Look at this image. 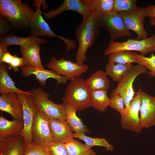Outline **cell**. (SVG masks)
<instances>
[{
	"instance_id": "cell-36",
	"label": "cell",
	"mask_w": 155,
	"mask_h": 155,
	"mask_svg": "<svg viewBox=\"0 0 155 155\" xmlns=\"http://www.w3.org/2000/svg\"><path fill=\"white\" fill-rule=\"evenodd\" d=\"M26 65V62L23 57H19L15 55L11 62L8 64V68L10 70L12 69L14 72H16L19 71V67L21 68Z\"/></svg>"
},
{
	"instance_id": "cell-41",
	"label": "cell",
	"mask_w": 155,
	"mask_h": 155,
	"mask_svg": "<svg viewBox=\"0 0 155 155\" xmlns=\"http://www.w3.org/2000/svg\"><path fill=\"white\" fill-rule=\"evenodd\" d=\"M14 57V55H12L9 52L5 54L0 59V63H6L9 64Z\"/></svg>"
},
{
	"instance_id": "cell-3",
	"label": "cell",
	"mask_w": 155,
	"mask_h": 155,
	"mask_svg": "<svg viewBox=\"0 0 155 155\" xmlns=\"http://www.w3.org/2000/svg\"><path fill=\"white\" fill-rule=\"evenodd\" d=\"M63 98L76 112L84 111L91 106L89 88L86 80L80 77L71 81Z\"/></svg>"
},
{
	"instance_id": "cell-42",
	"label": "cell",
	"mask_w": 155,
	"mask_h": 155,
	"mask_svg": "<svg viewBox=\"0 0 155 155\" xmlns=\"http://www.w3.org/2000/svg\"><path fill=\"white\" fill-rule=\"evenodd\" d=\"M7 46L3 43L0 42V59L5 53L9 52Z\"/></svg>"
},
{
	"instance_id": "cell-30",
	"label": "cell",
	"mask_w": 155,
	"mask_h": 155,
	"mask_svg": "<svg viewBox=\"0 0 155 155\" xmlns=\"http://www.w3.org/2000/svg\"><path fill=\"white\" fill-rule=\"evenodd\" d=\"M108 63H115L122 64L140 63L134 53L129 51H120L113 53L109 55Z\"/></svg>"
},
{
	"instance_id": "cell-18",
	"label": "cell",
	"mask_w": 155,
	"mask_h": 155,
	"mask_svg": "<svg viewBox=\"0 0 155 155\" xmlns=\"http://www.w3.org/2000/svg\"><path fill=\"white\" fill-rule=\"evenodd\" d=\"M71 10L76 11L82 16L83 19L86 18L90 11L88 8L80 0H64L57 8L47 13L42 12V14L46 18L49 19L54 18L63 12Z\"/></svg>"
},
{
	"instance_id": "cell-21",
	"label": "cell",
	"mask_w": 155,
	"mask_h": 155,
	"mask_svg": "<svg viewBox=\"0 0 155 155\" xmlns=\"http://www.w3.org/2000/svg\"><path fill=\"white\" fill-rule=\"evenodd\" d=\"M0 93H24L32 95L31 91H25L17 88L9 76L8 67L5 63H0Z\"/></svg>"
},
{
	"instance_id": "cell-31",
	"label": "cell",
	"mask_w": 155,
	"mask_h": 155,
	"mask_svg": "<svg viewBox=\"0 0 155 155\" xmlns=\"http://www.w3.org/2000/svg\"><path fill=\"white\" fill-rule=\"evenodd\" d=\"M73 138H78L83 141L86 145L90 148L98 146L105 148L108 151H112L114 149V147L113 145L110 144L104 138H93L87 136L84 133H73Z\"/></svg>"
},
{
	"instance_id": "cell-12",
	"label": "cell",
	"mask_w": 155,
	"mask_h": 155,
	"mask_svg": "<svg viewBox=\"0 0 155 155\" xmlns=\"http://www.w3.org/2000/svg\"><path fill=\"white\" fill-rule=\"evenodd\" d=\"M119 13L127 28L136 34L137 40H139L148 38V33L144 27V22L146 16L145 7L137 6L132 11Z\"/></svg>"
},
{
	"instance_id": "cell-32",
	"label": "cell",
	"mask_w": 155,
	"mask_h": 155,
	"mask_svg": "<svg viewBox=\"0 0 155 155\" xmlns=\"http://www.w3.org/2000/svg\"><path fill=\"white\" fill-rule=\"evenodd\" d=\"M134 54L141 64L146 67L150 71H147L146 74L150 77H155V55L152 54L150 57H146L136 52Z\"/></svg>"
},
{
	"instance_id": "cell-4",
	"label": "cell",
	"mask_w": 155,
	"mask_h": 155,
	"mask_svg": "<svg viewBox=\"0 0 155 155\" xmlns=\"http://www.w3.org/2000/svg\"><path fill=\"white\" fill-rule=\"evenodd\" d=\"M147 70L146 67L140 64L133 65L118 82L117 86L112 91L110 97L119 95L123 100L125 107L128 106L135 93L133 88L135 79L140 74L146 73Z\"/></svg>"
},
{
	"instance_id": "cell-38",
	"label": "cell",
	"mask_w": 155,
	"mask_h": 155,
	"mask_svg": "<svg viewBox=\"0 0 155 155\" xmlns=\"http://www.w3.org/2000/svg\"><path fill=\"white\" fill-rule=\"evenodd\" d=\"M14 28L9 22L0 15V36L12 30Z\"/></svg>"
},
{
	"instance_id": "cell-25",
	"label": "cell",
	"mask_w": 155,
	"mask_h": 155,
	"mask_svg": "<svg viewBox=\"0 0 155 155\" xmlns=\"http://www.w3.org/2000/svg\"><path fill=\"white\" fill-rule=\"evenodd\" d=\"M105 72L97 70L86 80L88 88L93 90H107L110 86V81Z\"/></svg>"
},
{
	"instance_id": "cell-16",
	"label": "cell",
	"mask_w": 155,
	"mask_h": 155,
	"mask_svg": "<svg viewBox=\"0 0 155 155\" xmlns=\"http://www.w3.org/2000/svg\"><path fill=\"white\" fill-rule=\"evenodd\" d=\"M1 94L0 110L9 113L14 119L23 121L22 106L16 94L8 92Z\"/></svg>"
},
{
	"instance_id": "cell-34",
	"label": "cell",
	"mask_w": 155,
	"mask_h": 155,
	"mask_svg": "<svg viewBox=\"0 0 155 155\" xmlns=\"http://www.w3.org/2000/svg\"><path fill=\"white\" fill-rule=\"evenodd\" d=\"M24 155H51L49 149L37 145L32 142L25 144Z\"/></svg>"
},
{
	"instance_id": "cell-35",
	"label": "cell",
	"mask_w": 155,
	"mask_h": 155,
	"mask_svg": "<svg viewBox=\"0 0 155 155\" xmlns=\"http://www.w3.org/2000/svg\"><path fill=\"white\" fill-rule=\"evenodd\" d=\"M124 105L123 100L119 95H114L110 98L109 106L119 112L121 115L125 111Z\"/></svg>"
},
{
	"instance_id": "cell-8",
	"label": "cell",
	"mask_w": 155,
	"mask_h": 155,
	"mask_svg": "<svg viewBox=\"0 0 155 155\" xmlns=\"http://www.w3.org/2000/svg\"><path fill=\"white\" fill-rule=\"evenodd\" d=\"M49 119L38 110L34 115L31 130L32 142L49 149L53 143L49 127Z\"/></svg>"
},
{
	"instance_id": "cell-39",
	"label": "cell",
	"mask_w": 155,
	"mask_h": 155,
	"mask_svg": "<svg viewBox=\"0 0 155 155\" xmlns=\"http://www.w3.org/2000/svg\"><path fill=\"white\" fill-rule=\"evenodd\" d=\"M146 11V16L155 18V5L149 4L145 7Z\"/></svg>"
},
{
	"instance_id": "cell-28",
	"label": "cell",
	"mask_w": 155,
	"mask_h": 155,
	"mask_svg": "<svg viewBox=\"0 0 155 155\" xmlns=\"http://www.w3.org/2000/svg\"><path fill=\"white\" fill-rule=\"evenodd\" d=\"M69 155H96V153L85 144L73 139L64 144Z\"/></svg>"
},
{
	"instance_id": "cell-7",
	"label": "cell",
	"mask_w": 155,
	"mask_h": 155,
	"mask_svg": "<svg viewBox=\"0 0 155 155\" xmlns=\"http://www.w3.org/2000/svg\"><path fill=\"white\" fill-rule=\"evenodd\" d=\"M140 88L136 93L129 106L125 107V111L121 115V124L124 129L139 133L143 128L139 113L141 103V92Z\"/></svg>"
},
{
	"instance_id": "cell-17",
	"label": "cell",
	"mask_w": 155,
	"mask_h": 155,
	"mask_svg": "<svg viewBox=\"0 0 155 155\" xmlns=\"http://www.w3.org/2000/svg\"><path fill=\"white\" fill-rule=\"evenodd\" d=\"M42 13L40 8H37L32 16L28 26L30 29V35L38 37L58 38L59 36L55 34L44 19Z\"/></svg>"
},
{
	"instance_id": "cell-14",
	"label": "cell",
	"mask_w": 155,
	"mask_h": 155,
	"mask_svg": "<svg viewBox=\"0 0 155 155\" xmlns=\"http://www.w3.org/2000/svg\"><path fill=\"white\" fill-rule=\"evenodd\" d=\"M22 75L24 78H30L32 75H34L36 79L42 86H45L48 79L52 78L56 80L58 84H64L67 83L68 79L66 77L57 74L53 70H47L30 66H26L20 68Z\"/></svg>"
},
{
	"instance_id": "cell-29",
	"label": "cell",
	"mask_w": 155,
	"mask_h": 155,
	"mask_svg": "<svg viewBox=\"0 0 155 155\" xmlns=\"http://www.w3.org/2000/svg\"><path fill=\"white\" fill-rule=\"evenodd\" d=\"M90 11H95L102 14L113 11L114 0H81Z\"/></svg>"
},
{
	"instance_id": "cell-5",
	"label": "cell",
	"mask_w": 155,
	"mask_h": 155,
	"mask_svg": "<svg viewBox=\"0 0 155 155\" xmlns=\"http://www.w3.org/2000/svg\"><path fill=\"white\" fill-rule=\"evenodd\" d=\"M120 51H135L144 56L148 53L155 51V33L150 37L137 40L128 39L126 41L119 42L110 41L104 50V55H106Z\"/></svg>"
},
{
	"instance_id": "cell-6",
	"label": "cell",
	"mask_w": 155,
	"mask_h": 155,
	"mask_svg": "<svg viewBox=\"0 0 155 155\" xmlns=\"http://www.w3.org/2000/svg\"><path fill=\"white\" fill-rule=\"evenodd\" d=\"M38 110L49 119L57 118L66 120L64 104H56L49 99V94L40 88H33L31 91Z\"/></svg>"
},
{
	"instance_id": "cell-1",
	"label": "cell",
	"mask_w": 155,
	"mask_h": 155,
	"mask_svg": "<svg viewBox=\"0 0 155 155\" xmlns=\"http://www.w3.org/2000/svg\"><path fill=\"white\" fill-rule=\"evenodd\" d=\"M102 19V14L91 11L89 15L83 19L82 22L75 28V36L78 42L75 56L77 63L84 64L86 61V53L94 43L101 31Z\"/></svg>"
},
{
	"instance_id": "cell-43",
	"label": "cell",
	"mask_w": 155,
	"mask_h": 155,
	"mask_svg": "<svg viewBox=\"0 0 155 155\" xmlns=\"http://www.w3.org/2000/svg\"><path fill=\"white\" fill-rule=\"evenodd\" d=\"M149 23L150 25L155 27V18H150Z\"/></svg>"
},
{
	"instance_id": "cell-27",
	"label": "cell",
	"mask_w": 155,
	"mask_h": 155,
	"mask_svg": "<svg viewBox=\"0 0 155 155\" xmlns=\"http://www.w3.org/2000/svg\"><path fill=\"white\" fill-rule=\"evenodd\" d=\"M133 66L132 64L108 63L106 65L105 72L114 81L118 82Z\"/></svg>"
},
{
	"instance_id": "cell-20",
	"label": "cell",
	"mask_w": 155,
	"mask_h": 155,
	"mask_svg": "<svg viewBox=\"0 0 155 155\" xmlns=\"http://www.w3.org/2000/svg\"><path fill=\"white\" fill-rule=\"evenodd\" d=\"M24 128L23 121L16 119L9 121L2 115L0 117V138L20 135Z\"/></svg>"
},
{
	"instance_id": "cell-37",
	"label": "cell",
	"mask_w": 155,
	"mask_h": 155,
	"mask_svg": "<svg viewBox=\"0 0 155 155\" xmlns=\"http://www.w3.org/2000/svg\"><path fill=\"white\" fill-rule=\"evenodd\" d=\"M49 151L51 155H69L64 144L53 143Z\"/></svg>"
},
{
	"instance_id": "cell-26",
	"label": "cell",
	"mask_w": 155,
	"mask_h": 155,
	"mask_svg": "<svg viewBox=\"0 0 155 155\" xmlns=\"http://www.w3.org/2000/svg\"><path fill=\"white\" fill-rule=\"evenodd\" d=\"M89 89L91 105L100 112H104L109 106L110 98L107 95V90H93Z\"/></svg>"
},
{
	"instance_id": "cell-9",
	"label": "cell",
	"mask_w": 155,
	"mask_h": 155,
	"mask_svg": "<svg viewBox=\"0 0 155 155\" xmlns=\"http://www.w3.org/2000/svg\"><path fill=\"white\" fill-rule=\"evenodd\" d=\"M16 94L21 102L23 111L24 128L20 135L23 138L26 144L32 142V127L34 115L38 109L34 100L33 95L22 93Z\"/></svg>"
},
{
	"instance_id": "cell-15",
	"label": "cell",
	"mask_w": 155,
	"mask_h": 155,
	"mask_svg": "<svg viewBox=\"0 0 155 155\" xmlns=\"http://www.w3.org/2000/svg\"><path fill=\"white\" fill-rule=\"evenodd\" d=\"M140 118L142 127L147 128L155 125V96L142 90Z\"/></svg>"
},
{
	"instance_id": "cell-24",
	"label": "cell",
	"mask_w": 155,
	"mask_h": 155,
	"mask_svg": "<svg viewBox=\"0 0 155 155\" xmlns=\"http://www.w3.org/2000/svg\"><path fill=\"white\" fill-rule=\"evenodd\" d=\"M40 45L36 44L27 46H20V51L26 62V66L44 69L40 60Z\"/></svg>"
},
{
	"instance_id": "cell-22",
	"label": "cell",
	"mask_w": 155,
	"mask_h": 155,
	"mask_svg": "<svg viewBox=\"0 0 155 155\" xmlns=\"http://www.w3.org/2000/svg\"><path fill=\"white\" fill-rule=\"evenodd\" d=\"M0 41L7 47L14 45L24 47L36 44H46L48 42L45 39L34 36L30 35L26 37H19L10 34L1 37Z\"/></svg>"
},
{
	"instance_id": "cell-19",
	"label": "cell",
	"mask_w": 155,
	"mask_h": 155,
	"mask_svg": "<svg viewBox=\"0 0 155 155\" xmlns=\"http://www.w3.org/2000/svg\"><path fill=\"white\" fill-rule=\"evenodd\" d=\"M24 145L20 135L0 138V155H24Z\"/></svg>"
},
{
	"instance_id": "cell-33",
	"label": "cell",
	"mask_w": 155,
	"mask_h": 155,
	"mask_svg": "<svg viewBox=\"0 0 155 155\" xmlns=\"http://www.w3.org/2000/svg\"><path fill=\"white\" fill-rule=\"evenodd\" d=\"M136 0H114L113 11L118 13L129 12L135 9L137 7Z\"/></svg>"
},
{
	"instance_id": "cell-13",
	"label": "cell",
	"mask_w": 155,
	"mask_h": 155,
	"mask_svg": "<svg viewBox=\"0 0 155 155\" xmlns=\"http://www.w3.org/2000/svg\"><path fill=\"white\" fill-rule=\"evenodd\" d=\"M49 126L53 143L65 144L73 139V133L66 120L49 119Z\"/></svg>"
},
{
	"instance_id": "cell-23",
	"label": "cell",
	"mask_w": 155,
	"mask_h": 155,
	"mask_svg": "<svg viewBox=\"0 0 155 155\" xmlns=\"http://www.w3.org/2000/svg\"><path fill=\"white\" fill-rule=\"evenodd\" d=\"M65 106L66 121L71 131L85 134L90 131L81 119L76 115V111L69 106L63 98Z\"/></svg>"
},
{
	"instance_id": "cell-10",
	"label": "cell",
	"mask_w": 155,
	"mask_h": 155,
	"mask_svg": "<svg viewBox=\"0 0 155 155\" xmlns=\"http://www.w3.org/2000/svg\"><path fill=\"white\" fill-rule=\"evenodd\" d=\"M47 67L58 75L64 76L71 81L76 77H80L89 69L88 66L84 64H79L65 60L63 57L58 60L54 57L50 59Z\"/></svg>"
},
{
	"instance_id": "cell-40",
	"label": "cell",
	"mask_w": 155,
	"mask_h": 155,
	"mask_svg": "<svg viewBox=\"0 0 155 155\" xmlns=\"http://www.w3.org/2000/svg\"><path fill=\"white\" fill-rule=\"evenodd\" d=\"M41 5L43 6V8L45 9L47 8L48 4L46 2V0H33L32 6L36 9L40 8Z\"/></svg>"
},
{
	"instance_id": "cell-2",
	"label": "cell",
	"mask_w": 155,
	"mask_h": 155,
	"mask_svg": "<svg viewBox=\"0 0 155 155\" xmlns=\"http://www.w3.org/2000/svg\"><path fill=\"white\" fill-rule=\"evenodd\" d=\"M35 12L30 5L20 0H0V14L9 22L14 29L28 26Z\"/></svg>"
},
{
	"instance_id": "cell-11",
	"label": "cell",
	"mask_w": 155,
	"mask_h": 155,
	"mask_svg": "<svg viewBox=\"0 0 155 155\" xmlns=\"http://www.w3.org/2000/svg\"><path fill=\"white\" fill-rule=\"evenodd\" d=\"M102 27L108 32L111 42H115L118 38L129 36L131 34L119 13L113 11L102 14Z\"/></svg>"
}]
</instances>
